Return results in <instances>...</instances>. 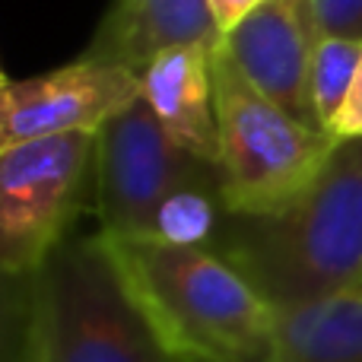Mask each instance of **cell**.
Listing matches in <instances>:
<instances>
[{
    "label": "cell",
    "instance_id": "3",
    "mask_svg": "<svg viewBox=\"0 0 362 362\" xmlns=\"http://www.w3.org/2000/svg\"><path fill=\"white\" fill-rule=\"evenodd\" d=\"M25 362H178L140 312L105 235H67L25 276Z\"/></svg>",
    "mask_w": 362,
    "mask_h": 362
},
{
    "label": "cell",
    "instance_id": "10",
    "mask_svg": "<svg viewBox=\"0 0 362 362\" xmlns=\"http://www.w3.org/2000/svg\"><path fill=\"white\" fill-rule=\"evenodd\" d=\"M144 99L159 124L187 153L219 165V112L213 83V51L175 48L144 74Z\"/></svg>",
    "mask_w": 362,
    "mask_h": 362
},
{
    "label": "cell",
    "instance_id": "8",
    "mask_svg": "<svg viewBox=\"0 0 362 362\" xmlns=\"http://www.w3.org/2000/svg\"><path fill=\"white\" fill-rule=\"evenodd\" d=\"M318 42L321 35L308 0H264L235 29L226 32L223 51L257 93L296 121L318 127L308 95Z\"/></svg>",
    "mask_w": 362,
    "mask_h": 362
},
{
    "label": "cell",
    "instance_id": "6",
    "mask_svg": "<svg viewBox=\"0 0 362 362\" xmlns=\"http://www.w3.org/2000/svg\"><path fill=\"white\" fill-rule=\"evenodd\" d=\"M204 181H223L219 165L187 153L169 137L150 102L118 112L95 140V204L105 235L150 238L172 194Z\"/></svg>",
    "mask_w": 362,
    "mask_h": 362
},
{
    "label": "cell",
    "instance_id": "15",
    "mask_svg": "<svg viewBox=\"0 0 362 362\" xmlns=\"http://www.w3.org/2000/svg\"><path fill=\"white\" fill-rule=\"evenodd\" d=\"M264 0H210V6H213V13H216V19H219V29H223V35L229 29H235L238 23H242L245 16H248L255 6H261Z\"/></svg>",
    "mask_w": 362,
    "mask_h": 362
},
{
    "label": "cell",
    "instance_id": "1",
    "mask_svg": "<svg viewBox=\"0 0 362 362\" xmlns=\"http://www.w3.org/2000/svg\"><path fill=\"white\" fill-rule=\"evenodd\" d=\"M213 251L270 308L362 289V137L337 140L321 175L276 213H226Z\"/></svg>",
    "mask_w": 362,
    "mask_h": 362
},
{
    "label": "cell",
    "instance_id": "14",
    "mask_svg": "<svg viewBox=\"0 0 362 362\" xmlns=\"http://www.w3.org/2000/svg\"><path fill=\"white\" fill-rule=\"evenodd\" d=\"M334 140H350V137H362V64L356 70V80L350 86V95H346L344 108H340L337 121L331 127Z\"/></svg>",
    "mask_w": 362,
    "mask_h": 362
},
{
    "label": "cell",
    "instance_id": "11",
    "mask_svg": "<svg viewBox=\"0 0 362 362\" xmlns=\"http://www.w3.org/2000/svg\"><path fill=\"white\" fill-rule=\"evenodd\" d=\"M257 362H362V289L274 308Z\"/></svg>",
    "mask_w": 362,
    "mask_h": 362
},
{
    "label": "cell",
    "instance_id": "5",
    "mask_svg": "<svg viewBox=\"0 0 362 362\" xmlns=\"http://www.w3.org/2000/svg\"><path fill=\"white\" fill-rule=\"evenodd\" d=\"M99 134H57L0 150V264L25 280L70 235Z\"/></svg>",
    "mask_w": 362,
    "mask_h": 362
},
{
    "label": "cell",
    "instance_id": "7",
    "mask_svg": "<svg viewBox=\"0 0 362 362\" xmlns=\"http://www.w3.org/2000/svg\"><path fill=\"white\" fill-rule=\"evenodd\" d=\"M140 93L144 80L137 74L89 57L25 80L4 76L0 150L57 134H99Z\"/></svg>",
    "mask_w": 362,
    "mask_h": 362
},
{
    "label": "cell",
    "instance_id": "4",
    "mask_svg": "<svg viewBox=\"0 0 362 362\" xmlns=\"http://www.w3.org/2000/svg\"><path fill=\"white\" fill-rule=\"evenodd\" d=\"M213 83L226 210L235 216L276 213L321 175L337 140L257 93L223 45L213 51Z\"/></svg>",
    "mask_w": 362,
    "mask_h": 362
},
{
    "label": "cell",
    "instance_id": "9",
    "mask_svg": "<svg viewBox=\"0 0 362 362\" xmlns=\"http://www.w3.org/2000/svg\"><path fill=\"white\" fill-rule=\"evenodd\" d=\"M223 45V29L210 0H115L83 57L124 67L144 80L156 57L175 48Z\"/></svg>",
    "mask_w": 362,
    "mask_h": 362
},
{
    "label": "cell",
    "instance_id": "13",
    "mask_svg": "<svg viewBox=\"0 0 362 362\" xmlns=\"http://www.w3.org/2000/svg\"><path fill=\"white\" fill-rule=\"evenodd\" d=\"M321 38H362V0H308Z\"/></svg>",
    "mask_w": 362,
    "mask_h": 362
},
{
    "label": "cell",
    "instance_id": "2",
    "mask_svg": "<svg viewBox=\"0 0 362 362\" xmlns=\"http://www.w3.org/2000/svg\"><path fill=\"white\" fill-rule=\"evenodd\" d=\"M105 242L159 344L178 362L261 359L274 308L226 257L163 238Z\"/></svg>",
    "mask_w": 362,
    "mask_h": 362
},
{
    "label": "cell",
    "instance_id": "12",
    "mask_svg": "<svg viewBox=\"0 0 362 362\" xmlns=\"http://www.w3.org/2000/svg\"><path fill=\"white\" fill-rule=\"evenodd\" d=\"M362 64V38H321L312 61V108L321 131L331 134Z\"/></svg>",
    "mask_w": 362,
    "mask_h": 362
}]
</instances>
